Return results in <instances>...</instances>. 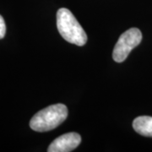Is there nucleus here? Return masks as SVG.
<instances>
[{
  "label": "nucleus",
  "instance_id": "nucleus-1",
  "mask_svg": "<svg viewBox=\"0 0 152 152\" xmlns=\"http://www.w3.org/2000/svg\"><path fill=\"white\" fill-rule=\"evenodd\" d=\"M57 27L62 37L68 42L79 47L86 43V33L68 9L62 8L57 12Z\"/></svg>",
  "mask_w": 152,
  "mask_h": 152
},
{
  "label": "nucleus",
  "instance_id": "nucleus-2",
  "mask_svg": "<svg viewBox=\"0 0 152 152\" xmlns=\"http://www.w3.org/2000/svg\"><path fill=\"white\" fill-rule=\"evenodd\" d=\"M68 113V108L64 104L49 106L33 116L30 121V127L37 132L53 130L65 121Z\"/></svg>",
  "mask_w": 152,
  "mask_h": 152
},
{
  "label": "nucleus",
  "instance_id": "nucleus-3",
  "mask_svg": "<svg viewBox=\"0 0 152 152\" xmlns=\"http://www.w3.org/2000/svg\"><path fill=\"white\" fill-rule=\"evenodd\" d=\"M142 41V33L138 28H131L120 36L114 47L113 58L117 63L124 62L130 52Z\"/></svg>",
  "mask_w": 152,
  "mask_h": 152
},
{
  "label": "nucleus",
  "instance_id": "nucleus-4",
  "mask_svg": "<svg viewBox=\"0 0 152 152\" xmlns=\"http://www.w3.org/2000/svg\"><path fill=\"white\" fill-rule=\"evenodd\" d=\"M81 137L79 134L72 132L58 137L48 146V152H69L80 145Z\"/></svg>",
  "mask_w": 152,
  "mask_h": 152
},
{
  "label": "nucleus",
  "instance_id": "nucleus-5",
  "mask_svg": "<svg viewBox=\"0 0 152 152\" xmlns=\"http://www.w3.org/2000/svg\"><path fill=\"white\" fill-rule=\"evenodd\" d=\"M133 128L139 134L152 137V117L140 116L133 122Z\"/></svg>",
  "mask_w": 152,
  "mask_h": 152
},
{
  "label": "nucleus",
  "instance_id": "nucleus-6",
  "mask_svg": "<svg viewBox=\"0 0 152 152\" xmlns=\"http://www.w3.org/2000/svg\"><path fill=\"white\" fill-rule=\"evenodd\" d=\"M6 33V26L4 18L0 15V39L4 37Z\"/></svg>",
  "mask_w": 152,
  "mask_h": 152
}]
</instances>
